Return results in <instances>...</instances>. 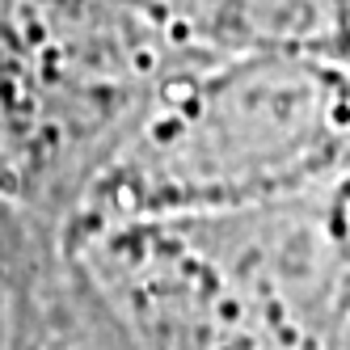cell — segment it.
Instances as JSON below:
<instances>
[{
	"mask_svg": "<svg viewBox=\"0 0 350 350\" xmlns=\"http://www.w3.org/2000/svg\"><path fill=\"white\" fill-rule=\"evenodd\" d=\"M68 241L148 350H321L350 299V178Z\"/></svg>",
	"mask_w": 350,
	"mask_h": 350,
	"instance_id": "obj_1",
	"label": "cell"
},
{
	"mask_svg": "<svg viewBox=\"0 0 350 350\" xmlns=\"http://www.w3.org/2000/svg\"><path fill=\"white\" fill-rule=\"evenodd\" d=\"M350 178V59L334 51L194 55L72 207V232L228 211Z\"/></svg>",
	"mask_w": 350,
	"mask_h": 350,
	"instance_id": "obj_2",
	"label": "cell"
}]
</instances>
